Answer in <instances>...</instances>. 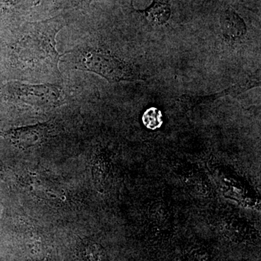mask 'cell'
Masks as SVG:
<instances>
[{
    "instance_id": "6da1fadb",
    "label": "cell",
    "mask_w": 261,
    "mask_h": 261,
    "mask_svg": "<svg viewBox=\"0 0 261 261\" xmlns=\"http://www.w3.org/2000/svg\"><path fill=\"white\" fill-rule=\"evenodd\" d=\"M64 20L55 18L45 21L29 23L23 29V37L20 42L23 68L44 66L58 71L61 56L56 49L57 34L63 27Z\"/></svg>"
},
{
    "instance_id": "7a4b0ae2",
    "label": "cell",
    "mask_w": 261,
    "mask_h": 261,
    "mask_svg": "<svg viewBox=\"0 0 261 261\" xmlns=\"http://www.w3.org/2000/svg\"><path fill=\"white\" fill-rule=\"evenodd\" d=\"M73 65L77 69L97 73L111 83L139 80L129 65L101 48L77 49L73 56Z\"/></svg>"
},
{
    "instance_id": "3957f363",
    "label": "cell",
    "mask_w": 261,
    "mask_h": 261,
    "mask_svg": "<svg viewBox=\"0 0 261 261\" xmlns=\"http://www.w3.org/2000/svg\"><path fill=\"white\" fill-rule=\"evenodd\" d=\"M55 129L54 123L49 121L18 127L6 132L0 130V135L8 139L17 148L27 149L47 142L54 136Z\"/></svg>"
},
{
    "instance_id": "277c9868",
    "label": "cell",
    "mask_w": 261,
    "mask_h": 261,
    "mask_svg": "<svg viewBox=\"0 0 261 261\" xmlns=\"http://www.w3.org/2000/svg\"><path fill=\"white\" fill-rule=\"evenodd\" d=\"M16 99L37 106H53L60 99V91L50 84L27 85L20 83L13 85Z\"/></svg>"
},
{
    "instance_id": "5b68a950",
    "label": "cell",
    "mask_w": 261,
    "mask_h": 261,
    "mask_svg": "<svg viewBox=\"0 0 261 261\" xmlns=\"http://www.w3.org/2000/svg\"><path fill=\"white\" fill-rule=\"evenodd\" d=\"M220 24L223 35L228 40H240L246 34V24L232 8H228L221 13Z\"/></svg>"
},
{
    "instance_id": "8992f818",
    "label": "cell",
    "mask_w": 261,
    "mask_h": 261,
    "mask_svg": "<svg viewBox=\"0 0 261 261\" xmlns=\"http://www.w3.org/2000/svg\"><path fill=\"white\" fill-rule=\"evenodd\" d=\"M143 13L150 23L158 25H164L171 18L169 0H153L150 6L143 10Z\"/></svg>"
},
{
    "instance_id": "52a82bcc",
    "label": "cell",
    "mask_w": 261,
    "mask_h": 261,
    "mask_svg": "<svg viewBox=\"0 0 261 261\" xmlns=\"http://www.w3.org/2000/svg\"><path fill=\"white\" fill-rule=\"evenodd\" d=\"M144 123L145 126L149 128H158L161 126L162 121H161V113L156 108H150L148 111H146L143 116Z\"/></svg>"
},
{
    "instance_id": "ba28073f",
    "label": "cell",
    "mask_w": 261,
    "mask_h": 261,
    "mask_svg": "<svg viewBox=\"0 0 261 261\" xmlns=\"http://www.w3.org/2000/svg\"><path fill=\"white\" fill-rule=\"evenodd\" d=\"M33 1H34V4L38 5L40 3L41 0H33Z\"/></svg>"
}]
</instances>
